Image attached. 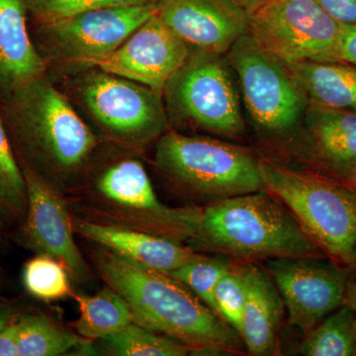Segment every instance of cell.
Here are the masks:
<instances>
[{"label":"cell","mask_w":356,"mask_h":356,"mask_svg":"<svg viewBox=\"0 0 356 356\" xmlns=\"http://www.w3.org/2000/svg\"><path fill=\"white\" fill-rule=\"evenodd\" d=\"M103 280L121 295L134 323L204 355H238L242 337L182 283L109 250L96 255Z\"/></svg>","instance_id":"1"},{"label":"cell","mask_w":356,"mask_h":356,"mask_svg":"<svg viewBox=\"0 0 356 356\" xmlns=\"http://www.w3.org/2000/svg\"><path fill=\"white\" fill-rule=\"evenodd\" d=\"M0 115L22 165L65 179L81 170L97 147V137L48 74L0 104Z\"/></svg>","instance_id":"2"},{"label":"cell","mask_w":356,"mask_h":356,"mask_svg":"<svg viewBox=\"0 0 356 356\" xmlns=\"http://www.w3.org/2000/svg\"><path fill=\"white\" fill-rule=\"evenodd\" d=\"M189 242L195 252L243 261L327 257L287 208L266 191L221 199L201 209Z\"/></svg>","instance_id":"3"},{"label":"cell","mask_w":356,"mask_h":356,"mask_svg":"<svg viewBox=\"0 0 356 356\" xmlns=\"http://www.w3.org/2000/svg\"><path fill=\"white\" fill-rule=\"evenodd\" d=\"M264 191L277 198L327 257L351 267L356 247V196L348 185L314 170L259 159Z\"/></svg>","instance_id":"4"},{"label":"cell","mask_w":356,"mask_h":356,"mask_svg":"<svg viewBox=\"0 0 356 356\" xmlns=\"http://www.w3.org/2000/svg\"><path fill=\"white\" fill-rule=\"evenodd\" d=\"M154 161L173 184L218 201L264 191L259 159L243 147L168 130L158 140Z\"/></svg>","instance_id":"5"},{"label":"cell","mask_w":356,"mask_h":356,"mask_svg":"<svg viewBox=\"0 0 356 356\" xmlns=\"http://www.w3.org/2000/svg\"><path fill=\"white\" fill-rule=\"evenodd\" d=\"M67 79L70 102L111 139L143 147L168 130L161 92L98 67Z\"/></svg>","instance_id":"6"},{"label":"cell","mask_w":356,"mask_h":356,"mask_svg":"<svg viewBox=\"0 0 356 356\" xmlns=\"http://www.w3.org/2000/svg\"><path fill=\"white\" fill-rule=\"evenodd\" d=\"M163 98L168 123L235 139L245 133L240 90L226 55L191 51Z\"/></svg>","instance_id":"7"},{"label":"cell","mask_w":356,"mask_h":356,"mask_svg":"<svg viewBox=\"0 0 356 356\" xmlns=\"http://www.w3.org/2000/svg\"><path fill=\"white\" fill-rule=\"evenodd\" d=\"M158 8L159 3L108 7L35 24L33 42L48 70L72 76L97 67Z\"/></svg>","instance_id":"8"},{"label":"cell","mask_w":356,"mask_h":356,"mask_svg":"<svg viewBox=\"0 0 356 356\" xmlns=\"http://www.w3.org/2000/svg\"><path fill=\"white\" fill-rule=\"evenodd\" d=\"M238 90L255 127L269 136H286L299 127L309 99L284 63L247 34L226 54Z\"/></svg>","instance_id":"9"},{"label":"cell","mask_w":356,"mask_h":356,"mask_svg":"<svg viewBox=\"0 0 356 356\" xmlns=\"http://www.w3.org/2000/svg\"><path fill=\"white\" fill-rule=\"evenodd\" d=\"M248 35L284 64L341 62V23L315 0H277L250 15Z\"/></svg>","instance_id":"10"},{"label":"cell","mask_w":356,"mask_h":356,"mask_svg":"<svg viewBox=\"0 0 356 356\" xmlns=\"http://www.w3.org/2000/svg\"><path fill=\"white\" fill-rule=\"evenodd\" d=\"M266 270L280 292L293 327L308 334L344 303L350 274L329 257L266 261Z\"/></svg>","instance_id":"11"},{"label":"cell","mask_w":356,"mask_h":356,"mask_svg":"<svg viewBox=\"0 0 356 356\" xmlns=\"http://www.w3.org/2000/svg\"><path fill=\"white\" fill-rule=\"evenodd\" d=\"M156 15L191 51L226 55L250 31L236 0H161Z\"/></svg>","instance_id":"12"},{"label":"cell","mask_w":356,"mask_h":356,"mask_svg":"<svg viewBox=\"0 0 356 356\" xmlns=\"http://www.w3.org/2000/svg\"><path fill=\"white\" fill-rule=\"evenodd\" d=\"M191 55V50L154 14L98 69L143 84L163 95L168 79Z\"/></svg>","instance_id":"13"},{"label":"cell","mask_w":356,"mask_h":356,"mask_svg":"<svg viewBox=\"0 0 356 356\" xmlns=\"http://www.w3.org/2000/svg\"><path fill=\"white\" fill-rule=\"evenodd\" d=\"M20 168L27 191L25 233L28 242L42 254L60 261L74 280H84L88 269L74 242L64 203L44 177L28 166Z\"/></svg>","instance_id":"14"},{"label":"cell","mask_w":356,"mask_h":356,"mask_svg":"<svg viewBox=\"0 0 356 356\" xmlns=\"http://www.w3.org/2000/svg\"><path fill=\"white\" fill-rule=\"evenodd\" d=\"M97 188L109 200L146 215L166 238L189 241L195 234L201 209H172L163 205L139 161L126 159L112 165L98 179Z\"/></svg>","instance_id":"15"},{"label":"cell","mask_w":356,"mask_h":356,"mask_svg":"<svg viewBox=\"0 0 356 356\" xmlns=\"http://www.w3.org/2000/svg\"><path fill=\"white\" fill-rule=\"evenodd\" d=\"M303 123L318 172L351 188L356 184V112L309 103Z\"/></svg>","instance_id":"16"},{"label":"cell","mask_w":356,"mask_h":356,"mask_svg":"<svg viewBox=\"0 0 356 356\" xmlns=\"http://www.w3.org/2000/svg\"><path fill=\"white\" fill-rule=\"evenodd\" d=\"M27 0H0V104L48 74L28 28Z\"/></svg>","instance_id":"17"},{"label":"cell","mask_w":356,"mask_h":356,"mask_svg":"<svg viewBox=\"0 0 356 356\" xmlns=\"http://www.w3.org/2000/svg\"><path fill=\"white\" fill-rule=\"evenodd\" d=\"M74 226L81 235L114 254L161 273H172L200 257L191 248L165 236L86 221H76Z\"/></svg>","instance_id":"18"},{"label":"cell","mask_w":356,"mask_h":356,"mask_svg":"<svg viewBox=\"0 0 356 356\" xmlns=\"http://www.w3.org/2000/svg\"><path fill=\"white\" fill-rule=\"evenodd\" d=\"M283 301L268 274L248 261V291L240 337L250 355H271L277 348Z\"/></svg>","instance_id":"19"},{"label":"cell","mask_w":356,"mask_h":356,"mask_svg":"<svg viewBox=\"0 0 356 356\" xmlns=\"http://www.w3.org/2000/svg\"><path fill=\"white\" fill-rule=\"evenodd\" d=\"M311 104L356 112V67L343 62L285 64Z\"/></svg>","instance_id":"20"},{"label":"cell","mask_w":356,"mask_h":356,"mask_svg":"<svg viewBox=\"0 0 356 356\" xmlns=\"http://www.w3.org/2000/svg\"><path fill=\"white\" fill-rule=\"evenodd\" d=\"M74 299L79 308L74 325L84 339L102 341L134 322L127 302L112 288L95 296L76 295Z\"/></svg>","instance_id":"21"},{"label":"cell","mask_w":356,"mask_h":356,"mask_svg":"<svg viewBox=\"0 0 356 356\" xmlns=\"http://www.w3.org/2000/svg\"><path fill=\"white\" fill-rule=\"evenodd\" d=\"M305 356H356V323L343 304L305 334L300 348Z\"/></svg>","instance_id":"22"},{"label":"cell","mask_w":356,"mask_h":356,"mask_svg":"<svg viewBox=\"0 0 356 356\" xmlns=\"http://www.w3.org/2000/svg\"><path fill=\"white\" fill-rule=\"evenodd\" d=\"M18 356H55L67 353L79 339L41 316L17 320Z\"/></svg>","instance_id":"23"},{"label":"cell","mask_w":356,"mask_h":356,"mask_svg":"<svg viewBox=\"0 0 356 356\" xmlns=\"http://www.w3.org/2000/svg\"><path fill=\"white\" fill-rule=\"evenodd\" d=\"M112 355L120 356H184L191 353L184 343L142 325L131 323L127 327L102 339Z\"/></svg>","instance_id":"24"},{"label":"cell","mask_w":356,"mask_h":356,"mask_svg":"<svg viewBox=\"0 0 356 356\" xmlns=\"http://www.w3.org/2000/svg\"><path fill=\"white\" fill-rule=\"evenodd\" d=\"M27 210V191L22 170L0 115V215L17 218Z\"/></svg>","instance_id":"25"},{"label":"cell","mask_w":356,"mask_h":356,"mask_svg":"<svg viewBox=\"0 0 356 356\" xmlns=\"http://www.w3.org/2000/svg\"><path fill=\"white\" fill-rule=\"evenodd\" d=\"M229 257H206L200 254L197 259L168 273L172 278L182 283L205 305L215 311L214 293L218 282L233 266Z\"/></svg>","instance_id":"26"},{"label":"cell","mask_w":356,"mask_h":356,"mask_svg":"<svg viewBox=\"0 0 356 356\" xmlns=\"http://www.w3.org/2000/svg\"><path fill=\"white\" fill-rule=\"evenodd\" d=\"M248 291V261H234L215 288V311L238 334Z\"/></svg>","instance_id":"27"},{"label":"cell","mask_w":356,"mask_h":356,"mask_svg":"<svg viewBox=\"0 0 356 356\" xmlns=\"http://www.w3.org/2000/svg\"><path fill=\"white\" fill-rule=\"evenodd\" d=\"M67 273L60 261L43 254L26 264L23 281L26 289L33 296L44 301H53L65 298L72 292Z\"/></svg>","instance_id":"28"},{"label":"cell","mask_w":356,"mask_h":356,"mask_svg":"<svg viewBox=\"0 0 356 356\" xmlns=\"http://www.w3.org/2000/svg\"><path fill=\"white\" fill-rule=\"evenodd\" d=\"M161 0H27L34 24H44L76 14L108 7L158 4Z\"/></svg>","instance_id":"29"},{"label":"cell","mask_w":356,"mask_h":356,"mask_svg":"<svg viewBox=\"0 0 356 356\" xmlns=\"http://www.w3.org/2000/svg\"><path fill=\"white\" fill-rule=\"evenodd\" d=\"M341 24L356 25V0H315Z\"/></svg>","instance_id":"30"},{"label":"cell","mask_w":356,"mask_h":356,"mask_svg":"<svg viewBox=\"0 0 356 356\" xmlns=\"http://www.w3.org/2000/svg\"><path fill=\"white\" fill-rule=\"evenodd\" d=\"M339 58L341 62L356 67V25L341 24Z\"/></svg>","instance_id":"31"},{"label":"cell","mask_w":356,"mask_h":356,"mask_svg":"<svg viewBox=\"0 0 356 356\" xmlns=\"http://www.w3.org/2000/svg\"><path fill=\"white\" fill-rule=\"evenodd\" d=\"M0 356H18V323L11 320L0 329Z\"/></svg>","instance_id":"32"},{"label":"cell","mask_w":356,"mask_h":356,"mask_svg":"<svg viewBox=\"0 0 356 356\" xmlns=\"http://www.w3.org/2000/svg\"><path fill=\"white\" fill-rule=\"evenodd\" d=\"M241 6L245 9L250 15L259 10L261 7L267 6V4L273 3L277 0H236Z\"/></svg>","instance_id":"33"},{"label":"cell","mask_w":356,"mask_h":356,"mask_svg":"<svg viewBox=\"0 0 356 356\" xmlns=\"http://www.w3.org/2000/svg\"><path fill=\"white\" fill-rule=\"evenodd\" d=\"M344 304H346L353 310L356 323V280H350Z\"/></svg>","instance_id":"34"},{"label":"cell","mask_w":356,"mask_h":356,"mask_svg":"<svg viewBox=\"0 0 356 356\" xmlns=\"http://www.w3.org/2000/svg\"><path fill=\"white\" fill-rule=\"evenodd\" d=\"M11 320L13 318H11L10 314L6 310H3V309H0V329L6 324H8Z\"/></svg>","instance_id":"35"},{"label":"cell","mask_w":356,"mask_h":356,"mask_svg":"<svg viewBox=\"0 0 356 356\" xmlns=\"http://www.w3.org/2000/svg\"><path fill=\"white\" fill-rule=\"evenodd\" d=\"M351 268L355 269L356 271V247L355 250V254H353V266H351Z\"/></svg>","instance_id":"36"},{"label":"cell","mask_w":356,"mask_h":356,"mask_svg":"<svg viewBox=\"0 0 356 356\" xmlns=\"http://www.w3.org/2000/svg\"><path fill=\"white\" fill-rule=\"evenodd\" d=\"M351 189H353V192H355V196H356V184L353 185V187H351Z\"/></svg>","instance_id":"37"}]
</instances>
